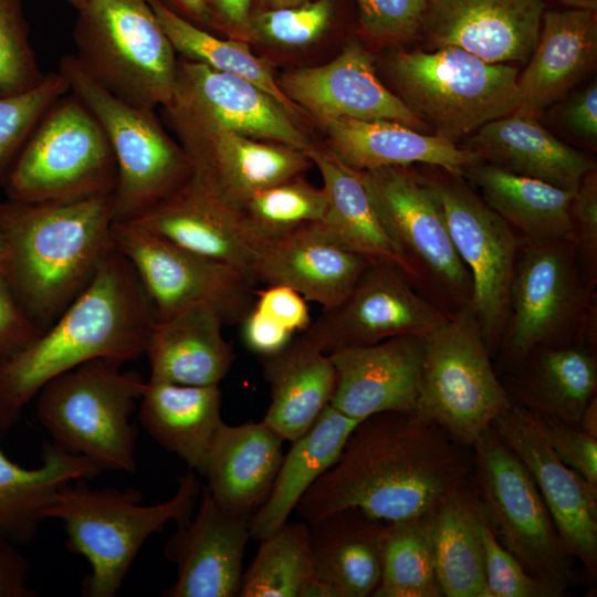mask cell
I'll return each instance as SVG.
<instances>
[{
	"label": "cell",
	"mask_w": 597,
	"mask_h": 597,
	"mask_svg": "<svg viewBox=\"0 0 597 597\" xmlns=\"http://www.w3.org/2000/svg\"><path fill=\"white\" fill-rule=\"evenodd\" d=\"M471 474V448L416 413L379 412L356 426L295 510L308 524L348 507L398 522L432 512Z\"/></svg>",
	"instance_id": "1"
},
{
	"label": "cell",
	"mask_w": 597,
	"mask_h": 597,
	"mask_svg": "<svg viewBox=\"0 0 597 597\" xmlns=\"http://www.w3.org/2000/svg\"><path fill=\"white\" fill-rule=\"evenodd\" d=\"M157 321L132 264L116 250L90 285L24 348L0 359V433L11 429L42 387L86 362L121 363L145 354Z\"/></svg>",
	"instance_id": "2"
},
{
	"label": "cell",
	"mask_w": 597,
	"mask_h": 597,
	"mask_svg": "<svg viewBox=\"0 0 597 597\" xmlns=\"http://www.w3.org/2000/svg\"><path fill=\"white\" fill-rule=\"evenodd\" d=\"M113 195L67 203L0 202L1 269L42 328L90 285L115 250Z\"/></svg>",
	"instance_id": "3"
},
{
	"label": "cell",
	"mask_w": 597,
	"mask_h": 597,
	"mask_svg": "<svg viewBox=\"0 0 597 597\" xmlns=\"http://www.w3.org/2000/svg\"><path fill=\"white\" fill-rule=\"evenodd\" d=\"M201 489L192 470L179 476L168 501L154 505H143V494L133 488L91 490L84 479L64 486L45 517L62 521L69 549L90 563L82 594L115 596L148 537L169 522L182 525L192 517Z\"/></svg>",
	"instance_id": "4"
},
{
	"label": "cell",
	"mask_w": 597,
	"mask_h": 597,
	"mask_svg": "<svg viewBox=\"0 0 597 597\" xmlns=\"http://www.w3.org/2000/svg\"><path fill=\"white\" fill-rule=\"evenodd\" d=\"M76 11L74 56L82 69L127 104L167 105L178 61L148 0H83Z\"/></svg>",
	"instance_id": "5"
},
{
	"label": "cell",
	"mask_w": 597,
	"mask_h": 597,
	"mask_svg": "<svg viewBox=\"0 0 597 597\" xmlns=\"http://www.w3.org/2000/svg\"><path fill=\"white\" fill-rule=\"evenodd\" d=\"M121 365L97 358L53 378L36 395V416L57 446L102 471L132 473L137 431L129 418L146 381Z\"/></svg>",
	"instance_id": "6"
},
{
	"label": "cell",
	"mask_w": 597,
	"mask_h": 597,
	"mask_svg": "<svg viewBox=\"0 0 597 597\" xmlns=\"http://www.w3.org/2000/svg\"><path fill=\"white\" fill-rule=\"evenodd\" d=\"M117 165L91 111L71 92L41 117L2 186L8 200L67 203L113 195Z\"/></svg>",
	"instance_id": "7"
},
{
	"label": "cell",
	"mask_w": 597,
	"mask_h": 597,
	"mask_svg": "<svg viewBox=\"0 0 597 597\" xmlns=\"http://www.w3.org/2000/svg\"><path fill=\"white\" fill-rule=\"evenodd\" d=\"M512 405L471 306L423 336L416 415L471 448Z\"/></svg>",
	"instance_id": "8"
},
{
	"label": "cell",
	"mask_w": 597,
	"mask_h": 597,
	"mask_svg": "<svg viewBox=\"0 0 597 597\" xmlns=\"http://www.w3.org/2000/svg\"><path fill=\"white\" fill-rule=\"evenodd\" d=\"M57 71L95 116L111 144L117 165L113 192L114 218L130 222L168 198L192 174L185 150L166 134L154 109L127 104L97 84L74 54H64Z\"/></svg>",
	"instance_id": "9"
},
{
	"label": "cell",
	"mask_w": 597,
	"mask_h": 597,
	"mask_svg": "<svg viewBox=\"0 0 597 597\" xmlns=\"http://www.w3.org/2000/svg\"><path fill=\"white\" fill-rule=\"evenodd\" d=\"M391 70L401 100L437 135L453 140L520 105L519 71L457 48L395 55Z\"/></svg>",
	"instance_id": "10"
},
{
	"label": "cell",
	"mask_w": 597,
	"mask_h": 597,
	"mask_svg": "<svg viewBox=\"0 0 597 597\" xmlns=\"http://www.w3.org/2000/svg\"><path fill=\"white\" fill-rule=\"evenodd\" d=\"M471 451V482L501 545L528 574L566 588L575 584L574 558L522 461L492 426Z\"/></svg>",
	"instance_id": "11"
},
{
	"label": "cell",
	"mask_w": 597,
	"mask_h": 597,
	"mask_svg": "<svg viewBox=\"0 0 597 597\" xmlns=\"http://www.w3.org/2000/svg\"><path fill=\"white\" fill-rule=\"evenodd\" d=\"M113 240L134 268L156 311L166 318L190 306L216 308L226 325L254 307L255 281L241 270L163 239L134 223L114 222Z\"/></svg>",
	"instance_id": "12"
},
{
	"label": "cell",
	"mask_w": 597,
	"mask_h": 597,
	"mask_svg": "<svg viewBox=\"0 0 597 597\" xmlns=\"http://www.w3.org/2000/svg\"><path fill=\"white\" fill-rule=\"evenodd\" d=\"M164 107L182 142L222 129L304 153L311 148L286 109L269 94L245 78L199 62H178L174 93Z\"/></svg>",
	"instance_id": "13"
},
{
	"label": "cell",
	"mask_w": 597,
	"mask_h": 597,
	"mask_svg": "<svg viewBox=\"0 0 597 597\" xmlns=\"http://www.w3.org/2000/svg\"><path fill=\"white\" fill-rule=\"evenodd\" d=\"M458 255L470 272L471 308L486 343L509 317L516 240L509 223L459 181L433 182Z\"/></svg>",
	"instance_id": "14"
},
{
	"label": "cell",
	"mask_w": 597,
	"mask_h": 597,
	"mask_svg": "<svg viewBox=\"0 0 597 597\" xmlns=\"http://www.w3.org/2000/svg\"><path fill=\"white\" fill-rule=\"evenodd\" d=\"M400 271L370 264L349 294L323 308L302 336L329 354L401 335L426 336L447 316L419 296Z\"/></svg>",
	"instance_id": "15"
},
{
	"label": "cell",
	"mask_w": 597,
	"mask_h": 597,
	"mask_svg": "<svg viewBox=\"0 0 597 597\" xmlns=\"http://www.w3.org/2000/svg\"><path fill=\"white\" fill-rule=\"evenodd\" d=\"M492 428L534 480L567 553L597 574V486L563 463L536 416L517 405Z\"/></svg>",
	"instance_id": "16"
},
{
	"label": "cell",
	"mask_w": 597,
	"mask_h": 597,
	"mask_svg": "<svg viewBox=\"0 0 597 597\" xmlns=\"http://www.w3.org/2000/svg\"><path fill=\"white\" fill-rule=\"evenodd\" d=\"M251 517L222 510L203 485L196 514L177 525L165 545L167 559L177 567V578L164 596H238Z\"/></svg>",
	"instance_id": "17"
},
{
	"label": "cell",
	"mask_w": 597,
	"mask_h": 597,
	"mask_svg": "<svg viewBox=\"0 0 597 597\" xmlns=\"http://www.w3.org/2000/svg\"><path fill=\"white\" fill-rule=\"evenodd\" d=\"M544 11L542 0H428L420 31L434 49L457 46L491 63H525Z\"/></svg>",
	"instance_id": "18"
},
{
	"label": "cell",
	"mask_w": 597,
	"mask_h": 597,
	"mask_svg": "<svg viewBox=\"0 0 597 597\" xmlns=\"http://www.w3.org/2000/svg\"><path fill=\"white\" fill-rule=\"evenodd\" d=\"M328 355L336 370L331 405L343 413L363 420L379 412H416L422 336L401 335Z\"/></svg>",
	"instance_id": "19"
},
{
	"label": "cell",
	"mask_w": 597,
	"mask_h": 597,
	"mask_svg": "<svg viewBox=\"0 0 597 597\" xmlns=\"http://www.w3.org/2000/svg\"><path fill=\"white\" fill-rule=\"evenodd\" d=\"M364 174L384 220L406 253L449 286L468 287L471 279L453 245L434 184L407 167Z\"/></svg>",
	"instance_id": "20"
},
{
	"label": "cell",
	"mask_w": 597,
	"mask_h": 597,
	"mask_svg": "<svg viewBox=\"0 0 597 597\" xmlns=\"http://www.w3.org/2000/svg\"><path fill=\"white\" fill-rule=\"evenodd\" d=\"M282 83L292 102L323 122L347 117L392 121L418 130L426 127L400 96L380 82L369 54L358 42L347 44L327 64L286 74Z\"/></svg>",
	"instance_id": "21"
},
{
	"label": "cell",
	"mask_w": 597,
	"mask_h": 597,
	"mask_svg": "<svg viewBox=\"0 0 597 597\" xmlns=\"http://www.w3.org/2000/svg\"><path fill=\"white\" fill-rule=\"evenodd\" d=\"M129 223L230 264L254 280L258 241L245 230L238 212L193 169L172 195Z\"/></svg>",
	"instance_id": "22"
},
{
	"label": "cell",
	"mask_w": 597,
	"mask_h": 597,
	"mask_svg": "<svg viewBox=\"0 0 597 597\" xmlns=\"http://www.w3.org/2000/svg\"><path fill=\"white\" fill-rule=\"evenodd\" d=\"M371 263L332 240L320 222L258 242L252 275L284 285L331 308L341 303Z\"/></svg>",
	"instance_id": "23"
},
{
	"label": "cell",
	"mask_w": 597,
	"mask_h": 597,
	"mask_svg": "<svg viewBox=\"0 0 597 597\" xmlns=\"http://www.w3.org/2000/svg\"><path fill=\"white\" fill-rule=\"evenodd\" d=\"M558 242L536 244L515 266L509 295L511 327L505 354L517 367L534 349L547 345L575 310V273Z\"/></svg>",
	"instance_id": "24"
},
{
	"label": "cell",
	"mask_w": 597,
	"mask_h": 597,
	"mask_svg": "<svg viewBox=\"0 0 597 597\" xmlns=\"http://www.w3.org/2000/svg\"><path fill=\"white\" fill-rule=\"evenodd\" d=\"M323 178L327 206L320 221L326 234L371 264L387 265L407 277L419 275L417 264L389 230L364 171L343 164L331 150L305 151Z\"/></svg>",
	"instance_id": "25"
},
{
	"label": "cell",
	"mask_w": 597,
	"mask_h": 597,
	"mask_svg": "<svg viewBox=\"0 0 597 597\" xmlns=\"http://www.w3.org/2000/svg\"><path fill=\"white\" fill-rule=\"evenodd\" d=\"M184 145L195 172L235 211L254 192L296 177L311 165L302 150L230 130H213Z\"/></svg>",
	"instance_id": "26"
},
{
	"label": "cell",
	"mask_w": 597,
	"mask_h": 597,
	"mask_svg": "<svg viewBox=\"0 0 597 597\" xmlns=\"http://www.w3.org/2000/svg\"><path fill=\"white\" fill-rule=\"evenodd\" d=\"M283 439L263 421L218 428L202 475L226 512L253 515L268 498L283 459Z\"/></svg>",
	"instance_id": "27"
},
{
	"label": "cell",
	"mask_w": 597,
	"mask_h": 597,
	"mask_svg": "<svg viewBox=\"0 0 597 597\" xmlns=\"http://www.w3.org/2000/svg\"><path fill=\"white\" fill-rule=\"evenodd\" d=\"M324 125L331 151L343 164L359 171L422 163L458 177L482 161L470 148H460L451 139L423 134L398 122L341 117L326 121Z\"/></svg>",
	"instance_id": "28"
},
{
	"label": "cell",
	"mask_w": 597,
	"mask_h": 597,
	"mask_svg": "<svg viewBox=\"0 0 597 597\" xmlns=\"http://www.w3.org/2000/svg\"><path fill=\"white\" fill-rule=\"evenodd\" d=\"M596 53L595 10L544 11L536 45L517 78V109L537 117L591 67Z\"/></svg>",
	"instance_id": "29"
},
{
	"label": "cell",
	"mask_w": 597,
	"mask_h": 597,
	"mask_svg": "<svg viewBox=\"0 0 597 597\" xmlns=\"http://www.w3.org/2000/svg\"><path fill=\"white\" fill-rule=\"evenodd\" d=\"M226 322L212 306L199 304L157 320L145 355L150 380L189 386H219L235 355L224 339Z\"/></svg>",
	"instance_id": "30"
},
{
	"label": "cell",
	"mask_w": 597,
	"mask_h": 597,
	"mask_svg": "<svg viewBox=\"0 0 597 597\" xmlns=\"http://www.w3.org/2000/svg\"><path fill=\"white\" fill-rule=\"evenodd\" d=\"M469 148L489 164L570 191L595 170L588 157L520 109L480 127Z\"/></svg>",
	"instance_id": "31"
},
{
	"label": "cell",
	"mask_w": 597,
	"mask_h": 597,
	"mask_svg": "<svg viewBox=\"0 0 597 597\" xmlns=\"http://www.w3.org/2000/svg\"><path fill=\"white\" fill-rule=\"evenodd\" d=\"M308 525L315 576L336 597L373 596L381 575L387 522L348 507Z\"/></svg>",
	"instance_id": "32"
},
{
	"label": "cell",
	"mask_w": 597,
	"mask_h": 597,
	"mask_svg": "<svg viewBox=\"0 0 597 597\" xmlns=\"http://www.w3.org/2000/svg\"><path fill=\"white\" fill-rule=\"evenodd\" d=\"M271 402L263 422L283 440L302 436L331 404L336 370L329 355L302 335L280 352L262 356Z\"/></svg>",
	"instance_id": "33"
},
{
	"label": "cell",
	"mask_w": 597,
	"mask_h": 597,
	"mask_svg": "<svg viewBox=\"0 0 597 597\" xmlns=\"http://www.w3.org/2000/svg\"><path fill=\"white\" fill-rule=\"evenodd\" d=\"M504 386L514 405L579 428V420L596 396L597 360L577 346H541L517 367Z\"/></svg>",
	"instance_id": "34"
},
{
	"label": "cell",
	"mask_w": 597,
	"mask_h": 597,
	"mask_svg": "<svg viewBox=\"0 0 597 597\" xmlns=\"http://www.w3.org/2000/svg\"><path fill=\"white\" fill-rule=\"evenodd\" d=\"M219 386H189L148 380L139 421L165 449L201 474L211 441L223 422Z\"/></svg>",
	"instance_id": "35"
},
{
	"label": "cell",
	"mask_w": 597,
	"mask_h": 597,
	"mask_svg": "<svg viewBox=\"0 0 597 597\" xmlns=\"http://www.w3.org/2000/svg\"><path fill=\"white\" fill-rule=\"evenodd\" d=\"M362 420L331 404L283 455L271 491L251 517V537L269 536L284 523L314 482L338 459L348 437Z\"/></svg>",
	"instance_id": "36"
},
{
	"label": "cell",
	"mask_w": 597,
	"mask_h": 597,
	"mask_svg": "<svg viewBox=\"0 0 597 597\" xmlns=\"http://www.w3.org/2000/svg\"><path fill=\"white\" fill-rule=\"evenodd\" d=\"M101 471L88 458L54 442L44 443L42 465L35 469L18 465L0 448V534L13 544L31 542L62 489Z\"/></svg>",
	"instance_id": "37"
},
{
	"label": "cell",
	"mask_w": 597,
	"mask_h": 597,
	"mask_svg": "<svg viewBox=\"0 0 597 597\" xmlns=\"http://www.w3.org/2000/svg\"><path fill=\"white\" fill-rule=\"evenodd\" d=\"M464 174L480 189L486 205L535 244L561 242L573 234L576 191L482 161Z\"/></svg>",
	"instance_id": "38"
},
{
	"label": "cell",
	"mask_w": 597,
	"mask_h": 597,
	"mask_svg": "<svg viewBox=\"0 0 597 597\" xmlns=\"http://www.w3.org/2000/svg\"><path fill=\"white\" fill-rule=\"evenodd\" d=\"M485 513L471 480L431 512L436 569L446 597H489L482 523Z\"/></svg>",
	"instance_id": "39"
},
{
	"label": "cell",
	"mask_w": 597,
	"mask_h": 597,
	"mask_svg": "<svg viewBox=\"0 0 597 597\" xmlns=\"http://www.w3.org/2000/svg\"><path fill=\"white\" fill-rule=\"evenodd\" d=\"M148 2L175 51L186 60L245 78L274 98L290 115L302 113L274 81L265 62L253 55L245 43L212 35L176 14L160 0Z\"/></svg>",
	"instance_id": "40"
},
{
	"label": "cell",
	"mask_w": 597,
	"mask_h": 597,
	"mask_svg": "<svg viewBox=\"0 0 597 597\" xmlns=\"http://www.w3.org/2000/svg\"><path fill=\"white\" fill-rule=\"evenodd\" d=\"M431 512L387 523L381 575L373 597H441Z\"/></svg>",
	"instance_id": "41"
},
{
	"label": "cell",
	"mask_w": 597,
	"mask_h": 597,
	"mask_svg": "<svg viewBox=\"0 0 597 597\" xmlns=\"http://www.w3.org/2000/svg\"><path fill=\"white\" fill-rule=\"evenodd\" d=\"M260 542L238 596L303 597L315 576L308 523L286 522Z\"/></svg>",
	"instance_id": "42"
},
{
	"label": "cell",
	"mask_w": 597,
	"mask_h": 597,
	"mask_svg": "<svg viewBox=\"0 0 597 597\" xmlns=\"http://www.w3.org/2000/svg\"><path fill=\"white\" fill-rule=\"evenodd\" d=\"M326 206L324 189L296 176L254 192L237 212L245 230L259 242L322 221Z\"/></svg>",
	"instance_id": "43"
},
{
	"label": "cell",
	"mask_w": 597,
	"mask_h": 597,
	"mask_svg": "<svg viewBox=\"0 0 597 597\" xmlns=\"http://www.w3.org/2000/svg\"><path fill=\"white\" fill-rule=\"evenodd\" d=\"M69 92L66 78L56 71L44 74L38 85L25 92L0 93V187L41 117Z\"/></svg>",
	"instance_id": "44"
},
{
	"label": "cell",
	"mask_w": 597,
	"mask_h": 597,
	"mask_svg": "<svg viewBox=\"0 0 597 597\" xmlns=\"http://www.w3.org/2000/svg\"><path fill=\"white\" fill-rule=\"evenodd\" d=\"M43 77L30 41L22 0H0V93L25 92Z\"/></svg>",
	"instance_id": "45"
},
{
	"label": "cell",
	"mask_w": 597,
	"mask_h": 597,
	"mask_svg": "<svg viewBox=\"0 0 597 597\" xmlns=\"http://www.w3.org/2000/svg\"><path fill=\"white\" fill-rule=\"evenodd\" d=\"M335 0H311L300 6L262 10L252 15L251 34L282 45H304L329 27Z\"/></svg>",
	"instance_id": "46"
},
{
	"label": "cell",
	"mask_w": 597,
	"mask_h": 597,
	"mask_svg": "<svg viewBox=\"0 0 597 597\" xmlns=\"http://www.w3.org/2000/svg\"><path fill=\"white\" fill-rule=\"evenodd\" d=\"M484 575L489 597H561L568 588L528 574L498 541L486 515L482 523Z\"/></svg>",
	"instance_id": "47"
},
{
	"label": "cell",
	"mask_w": 597,
	"mask_h": 597,
	"mask_svg": "<svg viewBox=\"0 0 597 597\" xmlns=\"http://www.w3.org/2000/svg\"><path fill=\"white\" fill-rule=\"evenodd\" d=\"M364 31L380 40H405L421 30L428 0H354Z\"/></svg>",
	"instance_id": "48"
},
{
	"label": "cell",
	"mask_w": 597,
	"mask_h": 597,
	"mask_svg": "<svg viewBox=\"0 0 597 597\" xmlns=\"http://www.w3.org/2000/svg\"><path fill=\"white\" fill-rule=\"evenodd\" d=\"M534 415L558 459L597 486V438L564 421Z\"/></svg>",
	"instance_id": "49"
},
{
	"label": "cell",
	"mask_w": 597,
	"mask_h": 597,
	"mask_svg": "<svg viewBox=\"0 0 597 597\" xmlns=\"http://www.w3.org/2000/svg\"><path fill=\"white\" fill-rule=\"evenodd\" d=\"M43 331L22 307L0 266V354L2 357L24 348Z\"/></svg>",
	"instance_id": "50"
},
{
	"label": "cell",
	"mask_w": 597,
	"mask_h": 597,
	"mask_svg": "<svg viewBox=\"0 0 597 597\" xmlns=\"http://www.w3.org/2000/svg\"><path fill=\"white\" fill-rule=\"evenodd\" d=\"M305 301L291 287L268 285L255 292L254 308L292 333L303 332L312 322Z\"/></svg>",
	"instance_id": "51"
},
{
	"label": "cell",
	"mask_w": 597,
	"mask_h": 597,
	"mask_svg": "<svg viewBox=\"0 0 597 597\" xmlns=\"http://www.w3.org/2000/svg\"><path fill=\"white\" fill-rule=\"evenodd\" d=\"M241 323L244 344L261 357L280 352L292 341V332L254 307Z\"/></svg>",
	"instance_id": "52"
},
{
	"label": "cell",
	"mask_w": 597,
	"mask_h": 597,
	"mask_svg": "<svg viewBox=\"0 0 597 597\" xmlns=\"http://www.w3.org/2000/svg\"><path fill=\"white\" fill-rule=\"evenodd\" d=\"M561 118L575 136L595 142L597 138V85L596 81L574 94L563 106Z\"/></svg>",
	"instance_id": "53"
},
{
	"label": "cell",
	"mask_w": 597,
	"mask_h": 597,
	"mask_svg": "<svg viewBox=\"0 0 597 597\" xmlns=\"http://www.w3.org/2000/svg\"><path fill=\"white\" fill-rule=\"evenodd\" d=\"M578 224L582 247L589 255L596 254L597 248V174L588 172L580 181L573 206Z\"/></svg>",
	"instance_id": "54"
},
{
	"label": "cell",
	"mask_w": 597,
	"mask_h": 597,
	"mask_svg": "<svg viewBox=\"0 0 597 597\" xmlns=\"http://www.w3.org/2000/svg\"><path fill=\"white\" fill-rule=\"evenodd\" d=\"M29 572V562L0 534V597L36 596L28 586Z\"/></svg>",
	"instance_id": "55"
},
{
	"label": "cell",
	"mask_w": 597,
	"mask_h": 597,
	"mask_svg": "<svg viewBox=\"0 0 597 597\" xmlns=\"http://www.w3.org/2000/svg\"><path fill=\"white\" fill-rule=\"evenodd\" d=\"M211 25L226 29L230 34L250 38L252 4L254 0H202Z\"/></svg>",
	"instance_id": "56"
},
{
	"label": "cell",
	"mask_w": 597,
	"mask_h": 597,
	"mask_svg": "<svg viewBox=\"0 0 597 597\" xmlns=\"http://www.w3.org/2000/svg\"><path fill=\"white\" fill-rule=\"evenodd\" d=\"M167 8L198 25H211L202 0H160Z\"/></svg>",
	"instance_id": "57"
},
{
	"label": "cell",
	"mask_w": 597,
	"mask_h": 597,
	"mask_svg": "<svg viewBox=\"0 0 597 597\" xmlns=\"http://www.w3.org/2000/svg\"><path fill=\"white\" fill-rule=\"evenodd\" d=\"M579 428L587 434L597 438V398L594 396L584 409Z\"/></svg>",
	"instance_id": "58"
},
{
	"label": "cell",
	"mask_w": 597,
	"mask_h": 597,
	"mask_svg": "<svg viewBox=\"0 0 597 597\" xmlns=\"http://www.w3.org/2000/svg\"><path fill=\"white\" fill-rule=\"evenodd\" d=\"M263 10L295 7L308 2L311 0H256Z\"/></svg>",
	"instance_id": "59"
},
{
	"label": "cell",
	"mask_w": 597,
	"mask_h": 597,
	"mask_svg": "<svg viewBox=\"0 0 597 597\" xmlns=\"http://www.w3.org/2000/svg\"><path fill=\"white\" fill-rule=\"evenodd\" d=\"M570 8L597 10V0H558Z\"/></svg>",
	"instance_id": "60"
},
{
	"label": "cell",
	"mask_w": 597,
	"mask_h": 597,
	"mask_svg": "<svg viewBox=\"0 0 597 597\" xmlns=\"http://www.w3.org/2000/svg\"><path fill=\"white\" fill-rule=\"evenodd\" d=\"M6 255H7V247H6L3 234L0 229V266L4 262Z\"/></svg>",
	"instance_id": "61"
},
{
	"label": "cell",
	"mask_w": 597,
	"mask_h": 597,
	"mask_svg": "<svg viewBox=\"0 0 597 597\" xmlns=\"http://www.w3.org/2000/svg\"><path fill=\"white\" fill-rule=\"evenodd\" d=\"M62 1L69 3L76 10L81 6L83 0H62Z\"/></svg>",
	"instance_id": "62"
},
{
	"label": "cell",
	"mask_w": 597,
	"mask_h": 597,
	"mask_svg": "<svg viewBox=\"0 0 597 597\" xmlns=\"http://www.w3.org/2000/svg\"><path fill=\"white\" fill-rule=\"evenodd\" d=\"M2 355L0 354V359H1Z\"/></svg>",
	"instance_id": "63"
}]
</instances>
